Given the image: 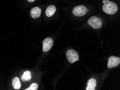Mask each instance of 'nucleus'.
<instances>
[{"label":"nucleus","mask_w":120,"mask_h":90,"mask_svg":"<svg viewBox=\"0 0 120 90\" xmlns=\"http://www.w3.org/2000/svg\"><path fill=\"white\" fill-rule=\"evenodd\" d=\"M88 24L93 28L99 29L102 26V21L99 17L92 16L88 20Z\"/></svg>","instance_id":"nucleus-2"},{"label":"nucleus","mask_w":120,"mask_h":90,"mask_svg":"<svg viewBox=\"0 0 120 90\" xmlns=\"http://www.w3.org/2000/svg\"><path fill=\"white\" fill-rule=\"evenodd\" d=\"M88 12V9L84 5H78L75 7L73 10V14L74 16L81 17L84 16Z\"/></svg>","instance_id":"nucleus-3"},{"label":"nucleus","mask_w":120,"mask_h":90,"mask_svg":"<svg viewBox=\"0 0 120 90\" xmlns=\"http://www.w3.org/2000/svg\"><path fill=\"white\" fill-rule=\"evenodd\" d=\"M120 63V58L119 57L111 56L109 58L108 67L112 69V67H116Z\"/></svg>","instance_id":"nucleus-6"},{"label":"nucleus","mask_w":120,"mask_h":90,"mask_svg":"<svg viewBox=\"0 0 120 90\" xmlns=\"http://www.w3.org/2000/svg\"><path fill=\"white\" fill-rule=\"evenodd\" d=\"M27 1L30 2H34V1H35V0H27Z\"/></svg>","instance_id":"nucleus-13"},{"label":"nucleus","mask_w":120,"mask_h":90,"mask_svg":"<svg viewBox=\"0 0 120 90\" xmlns=\"http://www.w3.org/2000/svg\"><path fill=\"white\" fill-rule=\"evenodd\" d=\"M41 13V10L39 7H36L32 8L30 11L31 16L33 18H37L40 17Z\"/></svg>","instance_id":"nucleus-7"},{"label":"nucleus","mask_w":120,"mask_h":90,"mask_svg":"<svg viewBox=\"0 0 120 90\" xmlns=\"http://www.w3.org/2000/svg\"><path fill=\"white\" fill-rule=\"evenodd\" d=\"M96 87V80L95 79L92 78L89 80L87 83L86 90H94Z\"/></svg>","instance_id":"nucleus-9"},{"label":"nucleus","mask_w":120,"mask_h":90,"mask_svg":"<svg viewBox=\"0 0 120 90\" xmlns=\"http://www.w3.org/2000/svg\"><path fill=\"white\" fill-rule=\"evenodd\" d=\"M21 79L23 82H28L32 79L31 73L29 71H25L22 76H21Z\"/></svg>","instance_id":"nucleus-10"},{"label":"nucleus","mask_w":120,"mask_h":90,"mask_svg":"<svg viewBox=\"0 0 120 90\" xmlns=\"http://www.w3.org/2000/svg\"><path fill=\"white\" fill-rule=\"evenodd\" d=\"M12 84L15 90H19L21 87V83L18 77H15L12 80Z\"/></svg>","instance_id":"nucleus-11"},{"label":"nucleus","mask_w":120,"mask_h":90,"mask_svg":"<svg viewBox=\"0 0 120 90\" xmlns=\"http://www.w3.org/2000/svg\"><path fill=\"white\" fill-rule=\"evenodd\" d=\"M66 57L70 63H74L79 59V55L75 50H69L66 52Z\"/></svg>","instance_id":"nucleus-4"},{"label":"nucleus","mask_w":120,"mask_h":90,"mask_svg":"<svg viewBox=\"0 0 120 90\" xmlns=\"http://www.w3.org/2000/svg\"><path fill=\"white\" fill-rule=\"evenodd\" d=\"M57 8L54 5H50L46 8L45 11V14L48 17H50L55 14Z\"/></svg>","instance_id":"nucleus-8"},{"label":"nucleus","mask_w":120,"mask_h":90,"mask_svg":"<svg viewBox=\"0 0 120 90\" xmlns=\"http://www.w3.org/2000/svg\"><path fill=\"white\" fill-rule=\"evenodd\" d=\"M53 45V41L51 38H46L43 42V51L47 52L52 48Z\"/></svg>","instance_id":"nucleus-5"},{"label":"nucleus","mask_w":120,"mask_h":90,"mask_svg":"<svg viewBox=\"0 0 120 90\" xmlns=\"http://www.w3.org/2000/svg\"><path fill=\"white\" fill-rule=\"evenodd\" d=\"M38 88V85L37 83L32 84L29 88H27L26 90H37Z\"/></svg>","instance_id":"nucleus-12"},{"label":"nucleus","mask_w":120,"mask_h":90,"mask_svg":"<svg viewBox=\"0 0 120 90\" xmlns=\"http://www.w3.org/2000/svg\"><path fill=\"white\" fill-rule=\"evenodd\" d=\"M102 9L105 13L108 15H114L117 12L118 7L117 4L109 0H103Z\"/></svg>","instance_id":"nucleus-1"}]
</instances>
